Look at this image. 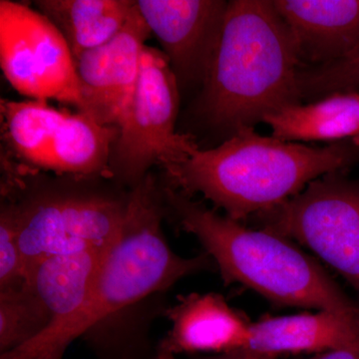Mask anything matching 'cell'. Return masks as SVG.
<instances>
[{
    "label": "cell",
    "instance_id": "cell-17",
    "mask_svg": "<svg viewBox=\"0 0 359 359\" xmlns=\"http://www.w3.org/2000/svg\"><path fill=\"white\" fill-rule=\"evenodd\" d=\"M164 294H156L97 321L81 339L98 359H145L150 351L153 321L165 316L168 309Z\"/></svg>",
    "mask_w": 359,
    "mask_h": 359
},
{
    "label": "cell",
    "instance_id": "cell-14",
    "mask_svg": "<svg viewBox=\"0 0 359 359\" xmlns=\"http://www.w3.org/2000/svg\"><path fill=\"white\" fill-rule=\"evenodd\" d=\"M119 129L78 111L68 114L54 134L37 170L57 176L111 180L110 159Z\"/></svg>",
    "mask_w": 359,
    "mask_h": 359
},
{
    "label": "cell",
    "instance_id": "cell-19",
    "mask_svg": "<svg viewBox=\"0 0 359 359\" xmlns=\"http://www.w3.org/2000/svg\"><path fill=\"white\" fill-rule=\"evenodd\" d=\"M49 323L48 309L27 283L0 290V354L32 341Z\"/></svg>",
    "mask_w": 359,
    "mask_h": 359
},
{
    "label": "cell",
    "instance_id": "cell-18",
    "mask_svg": "<svg viewBox=\"0 0 359 359\" xmlns=\"http://www.w3.org/2000/svg\"><path fill=\"white\" fill-rule=\"evenodd\" d=\"M68 114L44 100L1 101L4 138L20 164L37 170Z\"/></svg>",
    "mask_w": 359,
    "mask_h": 359
},
{
    "label": "cell",
    "instance_id": "cell-16",
    "mask_svg": "<svg viewBox=\"0 0 359 359\" xmlns=\"http://www.w3.org/2000/svg\"><path fill=\"white\" fill-rule=\"evenodd\" d=\"M39 13L55 25L75 60L118 34L136 7L132 0H39Z\"/></svg>",
    "mask_w": 359,
    "mask_h": 359
},
{
    "label": "cell",
    "instance_id": "cell-8",
    "mask_svg": "<svg viewBox=\"0 0 359 359\" xmlns=\"http://www.w3.org/2000/svg\"><path fill=\"white\" fill-rule=\"evenodd\" d=\"M105 250H86L44 259L28 276L50 313L39 337L0 359H63L66 351L89 330L94 292Z\"/></svg>",
    "mask_w": 359,
    "mask_h": 359
},
{
    "label": "cell",
    "instance_id": "cell-10",
    "mask_svg": "<svg viewBox=\"0 0 359 359\" xmlns=\"http://www.w3.org/2000/svg\"><path fill=\"white\" fill-rule=\"evenodd\" d=\"M179 85L204 82L218 44L229 1L137 0Z\"/></svg>",
    "mask_w": 359,
    "mask_h": 359
},
{
    "label": "cell",
    "instance_id": "cell-3",
    "mask_svg": "<svg viewBox=\"0 0 359 359\" xmlns=\"http://www.w3.org/2000/svg\"><path fill=\"white\" fill-rule=\"evenodd\" d=\"M161 190L166 211L198 238L224 282L241 283L278 306L330 311L359 327V304L289 238L247 228L170 187Z\"/></svg>",
    "mask_w": 359,
    "mask_h": 359
},
{
    "label": "cell",
    "instance_id": "cell-2",
    "mask_svg": "<svg viewBox=\"0 0 359 359\" xmlns=\"http://www.w3.org/2000/svg\"><path fill=\"white\" fill-rule=\"evenodd\" d=\"M358 156V146L346 141L311 147L245 127L218 147L198 149L185 162L165 170L166 186L189 197L201 194L241 222L283 204Z\"/></svg>",
    "mask_w": 359,
    "mask_h": 359
},
{
    "label": "cell",
    "instance_id": "cell-9",
    "mask_svg": "<svg viewBox=\"0 0 359 359\" xmlns=\"http://www.w3.org/2000/svg\"><path fill=\"white\" fill-rule=\"evenodd\" d=\"M151 30L136 7L121 32L109 42L75 60L87 113L106 126L120 129L133 101L142 52Z\"/></svg>",
    "mask_w": 359,
    "mask_h": 359
},
{
    "label": "cell",
    "instance_id": "cell-4",
    "mask_svg": "<svg viewBox=\"0 0 359 359\" xmlns=\"http://www.w3.org/2000/svg\"><path fill=\"white\" fill-rule=\"evenodd\" d=\"M4 164L1 192L15 205L27 278L48 257L106 250L119 236L130 190L102 179L50 178L11 161Z\"/></svg>",
    "mask_w": 359,
    "mask_h": 359
},
{
    "label": "cell",
    "instance_id": "cell-7",
    "mask_svg": "<svg viewBox=\"0 0 359 359\" xmlns=\"http://www.w3.org/2000/svg\"><path fill=\"white\" fill-rule=\"evenodd\" d=\"M0 65L18 93L81 107L75 59L48 18L18 2L0 1Z\"/></svg>",
    "mask_w": 359,
    "mask_h": 359
},
{
    "label": "cell",
    "instance_id": "cell-1",
    "mask_svg": "<svg viewBox=\"0 0 359 359\" xmlns=\"http://www.w3.org/2000/svg\"><path fill=\"white\" fill-rule=\"evenodd\" d=\"M301 66L292 32L273 1L231 0L203 82L201 112L231 135L255 127L302 103Z\"/></svg>",
    "mask_w": 359,
    "mask_h": 359
},
{
    "label": "cell",
    "instance_id": "cell-15",
    "mask_svg": "<svg viewBox=\"0 0 359 359\" xmlns=\"http://www.w3.org/2000/svg\"><path fill=\"white\" fill-rule=\"evenodd\" d=\"M271 136L287 142H339L359 136V93H334L264 118Z\"/></svg>",
    "mask_w": 359,
    "mask_h": 359
},
{
    "label": "cell",
    "instance_id": "cell-21",
    "mask_svg": "<svg viewBox=\"0 0 359 359\" xmlns=\"http://www.w3.org/2000/svg\"><path fill=\"white\" fill-rule=\"evenodd\" d=\"M27 271L20 238L14 202L2 195L0 205V290L25 285Z\"/></svg>",
    "mask_w": 359,
    "mask_h": 359
},
{
    "label": "cell",
    "instance_id": "cell-23",
    "mask_svg": "<svg viewBox=\"0 0 359 359\" xmlns=\"http://www.w3.org/2000/svg\"><path fill=\"white\" fill-rule=\"evenodd\" d=\"M309 359H359V347L337 349L318 353Z\"/></svg>",
    "mask_w": 359,
    "mask_h": 359
},
{
    "label": "cell",
    "instance_id": "cell-6",
    "mask_svg": "<svg viewBox=\"0 0 359 359\" xmlns=\"http://www.w3.org/2000/svg\"><path fill=\"white\" fill-rule=\"evenodd\" d=\"M257 218L263 230L308 247L359 294V186L325 175Z\"/></svg>",
    "mask_w": 359,
    "mask_h": 359
},
{
    "label": "cell",
    "instance_id": "cell-13",
    "mask_svg": "<svg viewBox=\"0 0 359 359\" xmlns=\"http://www.w3.org/2000/svg\"><path fill=\"white\" fill-rule=\"evenodd\" d=\"M359 347V327L327 311L268 316L250 323L245 349L278 358Z\"/></svg>",
    "mask_w": 359,
    "mask_h": 359
},
{
    "label": "cell",
    "instance_id": "cell-5",
    "mask_svg": "<svg viewBox=\"0 0 359 359\" xmlns=\"http://www.w3.org/2000/svg\"><path fill=\"white\" fill-rule=\"evenodd\" d=\"M179 87L166 55L146 45L133 101L111 156V181L116 185L132 190L155 165L169 169L199 149L190 135L176 132Z\"/></svg>",
    "mask_w": 359,
    "mask_h": 359
},
{
    "label": "cell",
    "instance_id": "cell-24",
    "mask_svg": "<svg viewBox=\"0 0 359 359\" xmlns=\"http://www.w3.org/2000/svg\"><path fill=\"white\" fill-rule=\"evenodd\" d=\"M157 359H176V355L166 351H157Z\"/></svg>",
    "mask_w": 359,
    "mask_h": 359
},
{
    "label": "cell",
    "instance_id": "cell-22",
    "mask_svg": "<svg viewBox=\"0 0 359 359\" xmlns=\"http://www.w3.org/2000/svg\"><path fill=\"white\" fill-rule=\"evenodd\" d=\"M194 359H278L276 356L269 355V354L259 353L249 349H238L223 354H212L210 356H198Z\"/></svg>",
    "mask_w": 359,
    "mask_h": 359
},
{
    "label": "cell",
    "instance_id": "cell-11",
    "mask_svg": "<svg viewBox=\"0 0 359 359\" xmlns=\"http://www.w3.org/2000/svg\"><path fill=\"white\" fill-rule=\"evenodd\" d=\"M294 36L301 68L337 62L359 48V0H273Z\"/></svg>",
    "mask_w": 359,
    "mask_h": 359
},
{
    "label": "cell",
    "instance_id": "cell-12",
    "mask_svg": "<svg viewBox=\"0 0 359 359\" xmlns=\"http://www.w3.org/2000/svg\"><path fill=\"white\" fill-rule=\"evenodd\" d=\"M165 316L171 328L157 351L174 355L231 353L245 348L249 340L250 323L215 292L179 297Z\"/></svg>",
    "mask_w": 359,
    "mask_h": 359
},
{
    "label": "cell",
    "instance_id": "cell-20",
    "mask_svg": "<svg viewBox=\"0 0 359 359\" xmlns=\"http://www.w3.org/2000/svg\"><path fill=\"white\" fill-rule=\"evenodd\" d=\"M299 87L302 100L316 101L334 93L356 91L359 87V48L332 65L301 68Z\"/></svg>",
    "mask_w": 359,
    "mask_h": 359
}]
</instances>
